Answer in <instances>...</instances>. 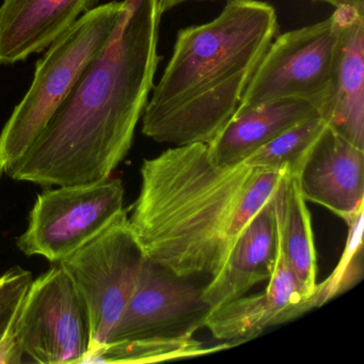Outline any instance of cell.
Masks as SVG:
<instances>
[{
  "instance_id": "obj_1",
  "label": "cell",
  "mask_w": 364,
  "mask_h": 364,
  "mask_svg": "<svg viewBox=\"0 0 364 364\" xmlns=\"http://www.w3.org/2000/svg\"><path fill=\"white\" fill-rule=\"evenodd\" d=\"M125 14L107 46L9 178L53 186L107 180L131 150L154 87L163 14L159 0H124Z\"/></svg>"
},
{
  "instance_id": "obj_3",
  "label": "cell",
  "mask_w": 364,
  "mask_h": 364,
  "mask_svg": "<svg viewBox=\"0 0 364 364\" xmlns=\"http://www.w3.org/2000/svg\"><path fill=\"white\" fill-rule=\"evenodd\" d=\"M278 35L276 9L261 0H228L214 20L180 29L142 114V134L174 146L210 144Z\"/></svg>"
},
{
  "instance_id": "obj_4",
  "label": "cell",
  "mask_w": 364,
  "mask_h": 364,
  "mask_svg": "<svg viewBox=\"0 0 364 364\" xmlns=\"http://www.w3.org/2000/svg\"><path fill=\"white\" fill-rule=\"evenodd\" d=\"M123 1L97 6L48 48L33 82L0 133V176H9L67 99L91 61L112 39Z\"/></svg>"
},
{
  "instance_id": "obj_19",
  "label": "cell",
  "mask_w": 364,
  "mask_h": 364,
  "mask_svg": "<svg viewBox=\"0 0 364 364\" xmlns=\"http://www.w3.org/2000/svg\"><path fill=\"white\" fill-rule=\"evenodd\" d=\"M348 240L340 262L323 283L316 284V308L348 291L363 277V212L348 225Z\"/></svg>"
},
{
  "instance_id": "obj_21",
  "label": "cell",
  "mask_w": 364,
  "mask_h": 364,
  "mask_svg": "<svg viewBox=\"0 0 364 364\" xmlns=\"http://www.w3.org/2000/svg\"><path fill=\"white\" fill-rule=\"evenodd\" d=\"M206 1L214 3V1H218V0H159V5L161 14H165L171 11L174 8L178 7V6L184 5V4L206 3Z\"/></svg>"
},
{
  "instance_id": "obj_5",
  "label": "cell",
  "mask_w": 364,
  "mask_h": 364,
  "mask_svg": "<svg viewBox=\"0 0 364 364\" xmlns=\"http://www.w3.org/2000/svg\"><path fill=\"white\" fill-rule=\"evenodd\" d=\"M91 350L88 309L59 263L33 279L12 332L9 364L84 363Z\"/></svg>"
},
{
  "instance_id": "obj_16",
  "label": "cell",
  "mask_w": 364,
  "mask_h": 364,
  "mask_svg": "<svg viewBox=\"0 0 364 364\" xmlns=\"http://www.w3.org/2000/svg\"><path fill=\"white\" fill-rule=\"evenodd\" d=\"M277 242L289 267L310 295L316 289V251L306 201L298 176L287 172L274 196Z\"/></svg>"
},
{
  "instance_id": "obj_13",
  "label": "cell",
  "mask_w": 364,
  "mask_h": 364,
  "mask_svg": "<svg viewBox=\"0 0 364 364\" xmlns=\"http://www.w3.org/2000/svg\"><path fill=\"white\" fill-rule=\"evenodd\" d=\"M99 0H3L0 65L24 61L50 48Z\"/></svg>"
},
{
  "instance_id": "obj_10",
  "label": "cell",
  "mask_w": 364,
  "mask_h": 364,
  "mask_svg": "<svg viewBox=\"0 0 364 364\" xmlns=\"http://www.w3.org/2000/svg\"><path fill=\"white\" fill-rule=\"evenodd\" d=\"M315 308V296L302 287L277 242L274 272L264 291L212 309L204 327L217 340L240 344Z\"/></svg>"
},
{
  "instance_id": "obj_2",
  "label": "cell",
  "mask_w": 364,
  "mask_h": 364,
  "mask_svg": "<svg viewBox=\"0 0 364 364\" xmlns=\"http://www.w3.org/2000/svg\"><path fill=\"white\" fill-rule=\"evenodd\" d=\"M129 217L146 257L183 278L223 268L247 223L287 171L218 165L208 144L172 146L142 164Z\"/></svg>"
},
{
  "instance_id": "obj_20",
  "label": "cell",
  "mask_w": 364,
  "mask_h": 364,
  "mask_svg": "<svg viewBox=\"0 0 364 364\" xmlns=\"http://www.w3.org/2000/svg\"><path fill=\"white\" fill-rule=\"evenodd\" d=\"M33 280V274L21 267L0 277V364H9L14 323Z\"/></svg>"
},
{
  "instance_id": "obj_8",
  "label": "cell",
  "mask_w": 364,
  "mask_h": 364,
  "mask_svg": "<svg viewBox=\"0 0 364 364\" xmlns=\"http://www.w3.org/2000/svg\"><path fill=\"white\" fill-rule=\"evenodd\" d=\"M123 202L119 178L48 189L38 196L18 248L60 263L105 230L124 210Z\"/></svg>"
},
{
  "instance_id": "obj_7",
  "label": "cell",
  "mask_w": 364,
  "mask_h": 364,
  "mask_svg": "<svg viewBox=\"0 0 364 364\" xmlns=\"http://www.w3.org/2000/svg\"><path fill=\"white\" fill-rule=\"evenodd\" d=\"M338 40L333 16L277 36L235 114L269 102L299 99L312 102L321 116L331 87Z\"/></svg>"
},
{
  "instance_id": "obj_11",
  "label": "cell",
  "mask_w": 364,
  "mask_h": 364,
  "mask_svg": "<svg viewBox=\"0 0 364 364\" xmlns=\"http://www.w3.org/2000/svg\"><path fill=\"white\" fill-rule=\"evenodd\" d=\"M298 184L306 201L350 225L363 212L364 150L327 124L298 174Z\"/></svg>"
},
{
  "instance_id": "obj_14",
  "label": "cell",
  "mask_w": 364,
  "mask_h": 364,
  "mask_svg": "<svg viewBox=\"0 0 364 364\" xmlns=\"http://www.w3.org/2000/svg\"><path fill=\"white\" fill-rule=\"evenodd\" d=\"M274 196L247 223L223 268L202 287V297L210 308L242 297L272 276L277 253Z\"/></svg>"
},
{
  "instance_id": "obj_12",
  "label": "cell",
  "mask_w": 364,
  "mask_h": 364,
  "mask_svg": "<svg viewBox=\"0 0 364 364\" xmlns=\"http://www.w3.org/2000/svg\"><path fill=\"white\" fill-rule=\"evenodd\" d=\"M334 9L338 50L321 117L333 131L364 150V5Z\"/></svg>"
},
{
  "instance_id": "obj_17",
  "label": "cell",
  "mask_w": 364,
  "mask_h": 364,
  "mask_svg": "<svg viewBox=\"0 0 364 364\" xmlns=\"http://www.w3.org/2000/svg\"><path fill=\"white\" fill-rule=\"evenodd\" d=\"M223 343L208 347L193 336L144 338L106 343L87 355L84 363H155L182 358L199 357L233 346Z\"/></svg>"
},
{
  "instance_id": "obj_6",
  "label": "cell",
  "mask_w": 364,
  "mask_h": 364,
  "mask_svg": "<svg viewBox=\"0 0 364 364\" xmlns=\"http://www.w3.org/2000/svg\"><path fill=\"white\" fill-rule=\"evenodd\" d=\"M146 257L123 210L105 230L59 263L88 309L90 353L107 343L131 299Z\"/></svg>"
},
{
  "instance_id": "obj_9",
  "label": "cell",
  "mask_w": 364,
  "mask_h": 364,
  "mask_svg": "<svg viewBox=\"0 0 364 364\" xmlns=\"http://www.w3.org/2000/svg\"><path fill=\"white\" fill-rule=\"evenodd\" d=\"M210 310L202 297V287L146 257L107 343L193 336L204 327Z\"/></svg>"
},
{
  "instance_id": "obj_22",
  "label": "cell",
  "mask_w": 364,
  "mask_h": 364,
  "mask_svg": "<svg viewBox=\"0 0 364 364\" xmlns=\"http://www.w3.org/2000/svg\"><path fill=\"white\" fill-rule=\"evenodd\" d=\"M314 3H323L332 6L333 8L343 5L361 6L364 5V0H312Z\"/></svg>"
},
{
  "instance_id": "obj_18",
  "label": "cell",
  "mask_w": 364,
  "mask_h": 364,
  "mask_svg": "<svg viewBox=\"0 0 364 364\" xmlns=\"http://www.w3.org/2000/svg\"><path fill=\"white\" fill-rule=\"evenodd\" d=\"M326 127L327 122L321 117L298 123L257 149L242 163L298 176Z\"/></svg>"
},
{
  "instance_id": "obj_15",
  "label": "cell",
  "mask_w": 364,
  "mask_h": 364,
  "mask_svg": "<svg viewBox=\"0 0 364 364\" xmlns=\"http://www.w3.org/2000/svg\"><path fill=\"white\" fill-rule=\"evenodd\" d=\"M317 117L321 116L316 106L306 100L285 99L262 104L234 114L208 144V152L218 165H237L283 132Z\"/></svg>"
}]
</instances>
